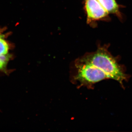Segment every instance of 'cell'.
Segmentation results:
<instances>
[{
	"instance_id": "3957f363",
	"label": "cell",
	"mask_w": 132,
	"mask_h": 132,
	"mask_svg": "<svg viewBox=\"0 0 132 132\" xmlns=\"http://www.w3.org/2000/svg\"><path fill=\"white\" fill-rule=\"evenodd\" d=\"M109 14L115 15L119 18H122L120 11V6L116 0H98Z\"/></svg>"
},
{
	"instance_id": "277c9868",
	"label": "cell",
	"mask_w": 132,
	"mask_h": 132,
	"mask_svg": "<svg viewBox=\"0 0 132 132\" xmlns=\"http://www.w3.org/2000/svg\"><path fill=\"white\" fill-rule=\"evenodd\" d=\"M9 48L7 43L3 38H0V55L8 54Z\"/></svg>"
},
{
	"instance_id": "6da1fadb",
	"label": "cell",
	"mask_w": 132,
	"mask_h": 132,
	"mask_svg": "<svg viewBox=\"0 0 132 132\" xmlns=\"http://www.w3.org/2000/svg\"><path fill=\"white\" fill-rule=\"evenodd\" d=\"M108 48L107 45L100 46L95 52L86 53L78 59L103 71L109 79L117 81L123 86V81L128 79L129 76L125 73L123 66L119 64L118 59L112 55Z\"/></svg>"
},
{
	"instance_id": "8992f818",
	"label": "cell",
	"mask_w": 132,
	"mask_h": 132,
	"mask_svg": "<svg viewBox=\"0 0 132 132\" xmlns=\"http://www.w3.org/2000/svg\"><path fill=\"white\" fill-rule=\"evenodd\" d=\"M4 36L2 35V34H1V33L0 32V38H4Z\"/></svg>"
},
{
	"instance_id": "7a4b0ae2",
	"label": "cell",
	"mask_w": 132,
	"mask_h": 132,
	"mask_svg": "<svg viewBox=\"0 0 132 132\" xmlns=\"http://www.w3.org/2000/svg\"><path fill=\"white\" fill-rule=\"evenodd\" d=\"M88 24L108 19L109 14L98 0H84Z\"/></svg>"
},
{
	"instance_id": "5b68a950",
	"label": "cell",
	"mask_w": 132,
	"mask_h": 132,
	"mask_svg": "<svg viewBox=\"0 0 132 132\" xmlns=\"http://www.w3.org/2000/svg\"><path fill=\"white\" fill-rule=\"evenodd\" d=\"M6 66L4 64H3L2 62L0 60V70H3L4 69L6 68Z\"/></svg>"
}]
</instances>
